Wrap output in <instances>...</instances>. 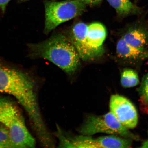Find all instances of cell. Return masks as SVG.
<instances>
[{
    "instance_id": "2",
    "label": "cell",
    "mask_w": 148,
    "mask_h": 148,
    "mask_svg": "<svg viewBox=\"0 0 148 148\" xmlns=\"http://www.w3.org/2000/svg\"><path fill=\"white\" fill-rule=\"evenodd\" d=\"M33 57L52 62L66 74L72 75L81 65V59L68 37L61 33L53 35L45 41L29 44Z\"/></svg>"
},
{
    "instance_id": "5",
    "label": "cell",
    "mask_w": 148,
    "mask_h": 148,
    "mask_svg": "<svg viewBox=\"0 0 148 148\" xmlns=\"http://www.w3.org/2000/svg\"><path fill=\"white\" fill-rule=\"evenodd\" d=\"M44 33L49 34L59 25L82 14L86 5L79 0L46 1L44 3Z\"/></svg>"
},
{
    "instance_id": "19",
    "label": "cell",
    "mask_w": 148,
    "mask_h": 148,
    "mask_svg": "<svg viewBox=\"0 0 148 148\" xmlns=\"http://www.w3.org/2000/svg\"><path fill=\"white\" fill-rule=\"evenodd\" d=\"M135 3H136L140 1V0H134Z\"/></svg>"
},
{
    "instance_id": "7",
    "label": "cell",
    "mask_w": 148,
    "mask_h": 148,
    "mask_svg": "<svg viewBox=\"0 0 148 148\" xmlns=\"http://www.w3.org/2000/svg\"><path fill=\"white\" fill-rule=\"evenodd\" d=\"M88 25L82 22L76 23L69 31L68 38L75 46L81 59L85 62L95 60L101 57L88 47L86 40Z\"/></svg>"
},
{
    "instance_id": "11",
    "label": "cell",
    "mask_w": 148,
    "mask_h": 148,
    "mask_svg": "<svg viewBox=\"0 0 148 148\" xmlns=\"http://www.w3.org/2000/svg\"><path fill=\"white\" fill-rule=\"evenodd\" d=\"M115 9L118 16L125 18L131 15H138L143 12V9L133 3L130 0H106Z\"/></svg>"
},
{
    "instance_id": "6",
    "label": "cell",
    "mask_w": 148,
    "mask_h": 148,
    "mask_svg": "<svg viewBox=\"0 0 148 148\" xmlns=\"http://www.w3.org/2000/svg\"><path fill=\"white\" fill-rule=\"evenodd\" d=\"M110 112L122 125L128 129L135 128L138 124V116L136 107L127 98L119 94L111 96Z\"/></svg>"
},
{
    "instance_id": "14",
    "label": "cell",
    "mask_w": 148,
    "mask_h": 148,
    "mask_svg": "<svg viewBox=\"0 0 148 148\" xmlns=\"http://www.w3.org/2000/svg\"><path fill=\"white\" fill-rule=\"evenodd\" d=\"M16 148L8 129L0 123V148Z\"/></svg>"
},
{
    "instance_id": "18",
    "label": "cell",
    "mask_w": 148,
    "mask_h": 148,
    "mask_svg": "<svg viewBox=\"0 0 148 148\" xmlns=\"http://www.w3.org/2000/svg\"><path fill=\"white\" fill-rule=\"evenodd\" d=\"M31 1V0H19L18 1H19V3H21L25 2L28 1Z\"/></svg>"
},
{
    "instance_id": "3",
    "label": "cell",
    "mask_w": 148,
    "mask_h": 148,
    "mask_svg": "<svg viewBox=\"0 0 148 148\" xmlns=\"http://www.w3.org/2000/svg\"><path fill=\"white\" fill-rule=\"evenodd\" d=\"M0 123L9 131L16 148H34L36 141L26 125L25 119L15 103L0 97Z\"/></svg>"
},
{
    "instance_id": "13",
    "label": "cell",
    "mask_w": 148,
    "mask_h": 148,
    "mask_svg": "<svg viewBox=\"0 0 148 148\" xmlns=\"http://www.w3.org/2000/svg\"><path fill=\"white\" fill-rule=\"evenodd\" d=\"M120 81L122 86L125 88L134 87L140 83L137 72L130 68L123 69L121 73Z\"/></svg>"
},
{
    "instance_id": "16",
    "label": "cell",
    "mask_w": 148,
    "mask_h": 148,
    "mask_svg": "<svg viewBox=\"0 0 148 148\" xmlns=\"http://www.w3.org/2000/svg\"><path fill=\"white\" fill-rule=\"evenodd\" d=\"M11 0H0V9L3 13L5 12L7 5Z\"/></svg>"
},
{
    "instance_id": "4",
    "label": "cell",
    "mask_w": 148,
    "mask_h": 148,
    "mask_svg": "<svg viewBox=\"0 0 148 148\" xmlns=\"http://www.w3.org/2000/svg\"><path fill=\"white\" fill-rule=\"evenodd\" d=\"M79 134L92 136L98 133L114 135L133 140L140 138L123 126L110 112L101 115L90 114L87 116L79 127Z\"/></svg>"
},
{
    "instance_id": "15",
    "label": "cell",
    "mask_w": 148,
    "mask_h": 148,
    "mask_svg": "<svg viewBox=\"0 0 148 148\" xmlns=\"http://www.w3.org/2000/svg\"><path fill=\"white\" fill-rule=\"evenodd\" d=\"M86 5L94 6L99 5L101 3L103 0H79Z\"/></svg>"
},
{
    "instance_id": "9",
    "label": "cell",
    "mask_w": 148,
    "mask_h": 148,
    "mask_svg": "<svg viewBox=\"0 0 148 148\" xmlns=\"http://www.w3.org/2000/svg\"><path fill=\"white\" fill-rule=\"evenodd\" d=\"M116 53L121 60L135 64L148 58V49L134 47L127 43L121 38L116 46Z\"/></svg>"
},
{
    "instance_id": "12",
    "label": "cell",
    "mask_w": 148,
    "mask_h": 148,
    "mask_svg": "<svg viewBox=\"0 0 148 148\" xmlns=\"http://www.w3.org/2000/svg\"><path fill=\"white\" fill-rule=\"evenodd\" d=\"M137 90L139 97L140 110L143 114H148V73L144 76Z\"/></svg>"
},
{
    "instance_id": "8",
    "label": "cell",
    "mask_w": 148,
    "mask_h": 148,
    "mask_svg": "<svg viewBox=\"0 0 148 148\" xmlns=\"http://www.w3.org/2000/svg\"><path fill=\"white\" fill-rule=\"evenodd\" d=\"M106 27L102 24L94 23L88 25L86 40L88 47L102 56L104 53L103 44L107 36Z\"/></svg>"
},
{
    "instance_id": "1",
    "label": "cell",
    "mask_w": 148,
    "mask_h": 148,
    "mask_svg": "<svg viewBox=\"0 0 148 148\" xmlns=\"http://www.w3.org/2000/svg\"><path fill=\"white\" fill-rule=\"evenodd\" d=\"M37 88L36 83L26 74L0 66V92L17 99L27 113L37 138L42 139L49 132L40 111Z\"/></svg>"
},
{
    "instance_id": "10",
    "label": "cell",
    "mask_w": 148,
    "mask_h": 148,
    "mask_svg": "<svg viewBox=\"0 0 148 148\" xmlns=\"http://www.w3.org/2000/svg\"><path fill=\"white\" fill-rule=\"evenodd\" d=\"M121 38L127 43L134 47L147 49L148 28L140 25H133L127 29Z\"/></svg>"
},
{
    "instance_id": "17",
    "label": "cell",
    "mask_w": 148,
    "mask_h": 148,
    "mask_svg": "<svg viewBox=\"0 0 148 148\" xmlns=\"http://www.w3.org/2000/svg\"><path fill=\"white\" fill-rule=\"evenodd\" d=\"M147 138L144 141L142 142L140 148H148V129L147 131Z\"/></svg>"
}]
</instances>
